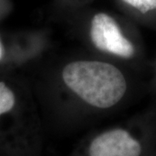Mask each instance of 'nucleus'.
Returning <instances> with one entry per match:
<instances>
[{
	"instance_id": "2",
	"label": "nucleus",
	"mask_w": 156,
	"mask_h": 156,
	"mask_svg": "<svg viewBox=\"0 0 156 156\" xmlns=\"http://www.w3.org/2000/svg\"><path fill=\"white\" fill-rule=\"evenodd\" d=\"M90 37L98 50L123 58H130L134 53L133 44L122 33L115 19L105 13H98L93 17Z\"/></svg>"
},
{
	"instance_id": "1",
	"label": "nucleus",
	"mask_w": 156,
	"mask_h": 156,
	"mask_svg": "<svg viewBox=\"0 0 156 156\" xmlns=\"http://www.w3.org/2000/svg\"><path fill=\"white\" fill-rule=\"evenodd\" d=\"M62 79L68 88L81 99L99 108L115 105L127 89L121 70L103 62H70L62 70Z\"/></svg>"
},
{
	"instance_id": "6",
	"label": "nucleus",
	"mask_w": 156,
	"mask_h": 156,
	"mask_svg": "<svg viewBox=\"0 0 156 156\" xmlns=\"http://www.w3.org/2000/svg\"><path fill=\"white\" fill-rule=\"evenodd\" d=\"M1 56H2V49H1V46H0V58H1Z\"/></svg>"
},
{
	"instance_id": "5",
	"label": "nucleus",
	"mask_w": 156,
	"mask_h": 156,
	"mask_svg": "<svg viewBox=\"0 0 156 156\" xmlns=\"http://www.w3.org/2000/svg\"><path fill=\"white\" fill-rule=\"evenodd\" d=\"M126 4L133 6L142 13L156 9V0H122Z\"/></svg>"
},
{
	"instance_id": "3",
	"label": "nucleus",
	"mask_w": 156,
	"mask_h": 156,
	"mask_svg": "<svg viewBox=\"0 0 156 156\" xmlns=\"http://www.w3.org/2000/svg\"><path fill=\"white\" fill-rule=\"evenodd\" d=\"M140 143L122 128L101 134L89 147V156H140Z\"/></svg>"
},
{
	"instance_id": "4",
	"label": "nucleus",
	"mask_w": 156,
	"mask_h": 156,
	"mask_svg": "<svg viewBox=\"0 0 156 156\" xmlns=\"http://www.w3.org/2000/svg\"><path fill=\"white\" fill-rule=\"evenodd\" d=\"M15 104V95L4 83H0V115L12 109Z\"/></svg>"
}]
</instances>
